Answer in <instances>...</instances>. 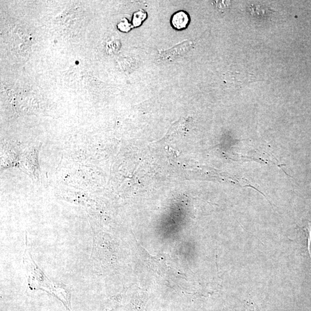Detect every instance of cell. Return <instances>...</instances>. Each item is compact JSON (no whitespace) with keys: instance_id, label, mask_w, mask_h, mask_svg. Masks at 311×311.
Listing matches in <instances>:
<instances>
[{"instance_id":"1","label":"cell","mask_w":311,"mask_h":311,"mask_svg":"<svg viewBox=\"0 0 311 311\" xmlns=\"http://www.w3.org/2000/svg\"><path fill=\"white\" fill-rule=\"evenodd\" d=\"M25 246H26V248L25 249L23 255V261L25 266H26L29 286L31 288L34 287L35 289H42L44 290L47 291L48 292L49 291V292L56 295L57 297L60 294L66 299L65 296L66 295L68 296V291H66L65 289L62 287H60V285L57 286V284L51 283L49 279L46 277V275L35 264L27 249V245Z\"/></svg>"},{"instance_id":"2","label":"cell","mask_w":311,"mask_h":311,"mask_svg":"<svg viewBox=\"0 0 311 311\" xmlns=\"http://www.w3.org/2000/svg\"><path fill=\"white\" fill-rule=\"evenodd\" d=\"M189 22H190V18L187 13L184 11L176 13L172 16L171 19L173 27L178 30H181L187 27Z\"/></svg>"},{"instance_id":"3","label":"cell","mask_w":311,"mask_h":311,"mask_svg":"<svg viewBox=\"0 0 311 311\" xmlns=\"http://www.w3.org/2000/svg\"><path fill=\"white\" fill-rule=\"evenodd\" d=\"M304 231L306 233L307 239V248L309 250L310 258H311V223L308 222V224L306 227H304Z\"/></svg>"},{"instance_id":"4","label":"cell","mask_w":311,"mask_h":311,"mask_svg":"<svg viewBox=\"0 0 311 311\" xmlns=\"http://www.w3.org/2000/svg\"><path fill=\"white\" fill-rule=\"evenodd\" d=\"M129 24L127 21H122L118 25V28L122 31L126 32L129 30Z\"/></svg>"}]
</instances>
